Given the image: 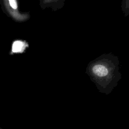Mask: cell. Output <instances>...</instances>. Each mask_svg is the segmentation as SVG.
<instances>
[{"label":"cell","instance_id":"obj_1","mask_svg":"<svg viewBox=\"0 0 129 129\" xmlns=\"http://www.w3.org/2000/svg\"><path fill=\"white\" fill-rule=\"evenodd\" d=\"M119 64L117 56L111 52L103 53L88 63L86 74L99 92L108 95L121 79Z\"/></svg>","mask_w":129,"mask_h":129},{"label":"cell","instance_id":"obj_2","mask_svg":"<svg viewBox=\"0 0 129 129\" xmlns=\"http://www.w3.org/2000/svg\"><path fill=\"white\" fill-rule=\"evenodd\" d=\"M0 4L4 13L16 22H24L30 18L29 12L20 11L19 0H0Z\"/></svg>","mask_w":129,"mask_h":129},{"label":"cell","instance_id":"obj_3","mask_svg":"<svg viewBox=\"0 0 129 129\" xmlns=\"http://www.w3.org/2000/svg\"><path fill=\"white\" fill-rule=\"evenodd\" d=\"M66 0H39V5L42 9L51 8L54 11L61 9L63 6Z\"/></svg>","mask_w":129,"mask_h":129},{"label":"cell","instance_id":"obj_4","mask_svg":"<svg viewBox=\"0 0 129 129\" xmlns=\"http://www.w3.org/2000/svg\"><path fill=\"white\" fill-rule=\"evenodd\" d=\"M121 9L124 17H127L129 15V0H122Z\"/></svg>","mask_w":129,"mask_h":129},{"label":"cell","instance_id":"obj_5","mask_svg":"<svg viewBox=\"0 0 129 129\" xmlns=\"http://www.w3.org/2000/svg\"><path fill=\"white\" fill-rule=\"evenodd\" d=\"M0 129H3V128H2V127L0 126Z\"/></svg>","mask_w":129,"mask_h":129}]
</instances>
